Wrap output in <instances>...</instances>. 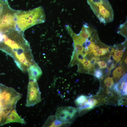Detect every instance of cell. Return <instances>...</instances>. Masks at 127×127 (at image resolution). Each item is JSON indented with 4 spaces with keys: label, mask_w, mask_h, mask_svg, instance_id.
<instances>
[{
    "label": "cell",
    "mask_w": 127,
    "mask_h": 127,
    "mask_svg": "<svg viewBox=\"0 0 127 127\" xmlns=\"http://www.w3.org/2000/svg\"><path fill=\"white\" fill-rule=\"evenodd\" d=\"M123 52V51L122 50H116L115 51L114 56V60L116 62H118L120 60Z\"/></svg>",
    "instance_id": "ac0fdd59"
},
{
    "label": "cell",
    "mask_w": 127,
    "mask_h": 127,
    "mask_svg": "<svg viewBox=\"0 0 127 127\" xmlns=\"http://www.w3.org/2000/svg\"><path fill=\"white\" fill-rule=\"evenodd\" d=\"M107 48H102L96 51H92L90 52L92 53L95 56H97L105 55L107 53Z\"/></svg>",
    "instance_id": "e0dca14e"
},
{
    "label": "cell",
    "mask_w": 127,
    "mask_h": 127,
    "mask_svg": "<svg viewBox=\"0 0 127 127\" xmlns=\"http://www.w3.org/2000/svg\"><path fill=\"white\" fill-rule=\"evenodd\" d=\"M125 71L121 66L117 67L113 71L112 74L113 77L115 78H119L122 76L125 73Z\"/></svg>",
    "instance_id": "5bb4252c"
},
{
    "label": "cell",
    "mask_w": 127,
    "mask_h": 127,
    "mask_svg": "<svg viewBox=\"0 0 127 127\" xmlns=\"http://www.w3.org/2000/svg\"><path fill=\"white\" fill-rule=\"evenodd\" d=\"M27 71L29 80L37 81L42 74L41 69L36 63L29 67Z\"/></svg>",
    "instance_id": "9c48e42d"
},
{
    "label": "cell",
    "mask_w": 127,
    "mask_h": 127,
    "mask_svg": "<svg viewBox=\"0 0 127 127\" xmlns=\"http://www.w3.org/2000/svg\"><path fill=\"white\" fill-rule=\"evenodd\" d=\"M94 75L99 79L103 77L102 72L99 69H97L95 70L94 72Z\"/></svg>",
    "instance_id": "44dd1931"
},
{
    "label": "cell",
    "mask_w": 127,
    "mask_h": 127,
    "mask_svg": "<svg viewBox=\"0 0 127 127\" xmlns=\"http://www.w3.org/2000/svg\"><path fill=\"white\" fill-rule=\"evenodd\" d=\"M22 94L13 88L6 87L0 93V107L7 106H15L20 99Z\"/></svg>",
    "instance_id": "277c9868"
},
{
    "label": "cell",
    "mask_w": 127,
    "mask_h": 127,
    "mask_svg": "<svg viewBox=\"0 0 127 127\" xmlns=\"http://www.w3.org/2000/svg\"><path fill=\"white\" fill-rule=\"evenodd\" d=\"M78 115L77 108L61 106L57 109L55 116L56 119L62 123L70 124L74 121Z\"/></svg>",
    "instance_id": "5b68a950"
},
{
    "label": "cell",
    "mask_w": 127,
    "mask_h": 127,
    "mask_svg": "<svg viewBox=\"0 0 127 127\" xmlns=\"http://www.w3.org/2000/svg\"><path fill=\"white\" fill-rule=\"evenodd\" d=\"M98 101L94 98H87L83 103L78 107L79 115H81L86 111L91 109L98 104Z\"/></svg>",
    "instance_id": "ba28073f"
},
{
    "label": "cell",
    "mask_w": 127,
    "mask_h": 127,
    "mask_svg": "<svg viewBox=\"0 0 127 127\" xmlns=\"http://www.w3.org/2000/svg\"><path fill=\"white\" fill-rule=\"evenodd\" d=\"M23 32L12 29L3 33V41L0 43V50L18 61L28 56L32 52L29 44L24 38Z\"/></svg>",
    "instance_id": "6da1fadb"
},
{
    "label": "cell",
    "mask_w": 127,
    "mask_h": 127,
    "mask_svg": "<svg viewBox=\"0 0 127 127\" xmlns=\"http://www.w3.org/2000/svg\"><path fill=\"white\" fill-rule=\"evenodd\" d=\"M88 97L87 96L83 95H81L78 96L75 101L76 106L78 107L79 106L84 102Z\"/></svg>",
    "instance_id": "2e32d148"
},
{
    "label": "cell",
    "mask_w": 127,
    "mask_h": 127,
    "mask_svg": "<svg viewBox=\"0 0 127 127\" xmlns=\"http://www.w3.org/2000/svg\"><path fill=\"white\" fill-rule=\"evenodd\" d=\"M125 62L126 64H127V58L125 59Z\"/></svg>",
    "instance_id": "d4e9b609"
},
{
    "label": "cell",
    "mask_w": 127,
    "mask_h": 127,
    "mask_svg": "<svg viewBox=\"0 0 127 127\" xmlns=\"http://www.w3.org/2000/svg\"><path fill=\"white\" fill-rule=\"evenodd\" d=\"M4 40L3 33L0 32V43L2 42Z\"/></svg>",
    "instance_id": "cb8c5ba5"
},
{
    "label": "cell",
    "mask_w": 127,
    "mask_h": 127,
    "mask_svg": "<svg viewBox=\"0 0 127 127\" xmlns=\"http://www.w3.org/2000/svg\"><path fill=\"white\" fill-rule=\"evenodd\" d=\"M95 14L98 18L107 15L112 8L108 0H87Z\"/></svg>",
    "instance_id": "8992f818"
},
{
    "label": "cell",
    "mask_w": 127,
    "mask_h": 127,
    "mask_svg": "<svg viewBox=\"0 0 127 127\" xmlns=\"http://www.w3.org/2000/svg\"><path fill=\"white\" fill-rule=\"evenodd\" d=\"M127 75L123 76L121 78L120 82L114 85V90L118 94L123 95H127Z\"/></svg>",
    "instance_id": "30bf717a"
},
{
    "label": "cell",
    "mask_w": 127,
    "mask_h": 127,
    "mask_svg": "<svg viewBox=\"0 0 127 127\" xmlns=\"http://www.w3.org/2000/svg\"><path fill=\"white\" fill-rule=\"evenodd\" d=\"M97 63L99 66L101 68H103L107 67L106 63L103 61H99L97 62Z\"/></svg>",
    "instance_id": "7402d4cb"
},
{
    "label": "cell",
    "mask_w": 127,
    "mask_h": 127,
    "mask_svg": "<svg viewBox=\"0 0 127 127\" xmlns=\"http://www.w3.org/2000/svg\"><path fill=\"white\" fill-rule=\"evenodd\" d=\"M41 100V93L37 81L29 80L26 106H33L40 102Z\"/></svg>",
    "instance_id": "52a82bcc"
},
{
    "label": "cell",
    "mask_w": 127,
    "mask_h": 127,
    "mask_svg": "<svg viewBox=\"0 0 127 127\" xmlns=\"http://www.w3.org/2000/svg\"><path fill=\"white\" fill-rule=\"evenodd\" d=\"M16 106H7L2 108L0 110V126L5 124L7 117L12 110Z\"/></svg>",
    "instance_id": "7c38bea8"
},
{
    "label": "cell",
    "mask_w": 127,
    "mask_h": 127,
    "mask_svg": "<svg viewBox=\"0 0 127 127\" xmlns=\"http://www.w3.org/2000/svg\"><path fill=\"white\" fill-rule=\"evenodd\" d=\"M81 63L83 68L85 69H91L93 66L91 65L90 61L86 60L85 59L78 61Z\"/></svg>",
    "instance_id": "9a60e30c"
},
{
    "label": "cell",
    "mask_w": 127,
    "mask_h": 127,
    "mask_svg": "<svg viewBox=\"0 0 127 127\" xmlns=\"http://www.w3.org/2000/svg\"><path fill=\"white\" fill-rule=\"evenodd\" d=\"M118 31V33L126 37L127 31V22L122 24L120 26Z\"/></svg>",
    "instance_id": "d6986e66"
},
{
    "label": "cell",
    "mask_w": 127,
    "mask_h": 127,
    "mask_svg": "<svg viewBox=\"0 0 127 127\" xmlns=\"http://www.w3.org/2000/svg\"><path fill=\"white\" fill-rule=\"evenodd\" d=\"M107 51L111 53L115 51V49L114 48L111 47H108L107 48Z\"/></svg>",
    "instance_id": "603a6c76"
},
{
    "label": "cell",
    "mask_w": 127,
    "mask_h": 127,
    "mask_svg": "<svg viewBox=\"0 0 127 127\" xmlns=\"http://www.w3.org/2000/svg\"><path fill=\"white\" fill-rule=\"evenodd\" d=\"M45 18L44 10L41 6L28 11L18 10L16 15V29L23 32L34 25L44 22Z\"/></svg>",
    "instance_id": "7a4b0ae2"
},
{
    "label": "cell",
    "mask_w": 127,
    "mask_h": 127,
    "mask_svg": "<svg viewBox=\"0 0 127 127\" xmlns=\"http://www.w3.org/2000/svg\"><path fill=\"white\" fill-rule=\"evenodd\" d=\"M18 11L11 8L8 0H6L0 14V32L4 33L10 29H16V15Z\"/></svg>",
    "instance_id": "3957f363"
},
{
    "label": "cell",
    "mask_w": 127,
    "mask_h": 127,
    "mask_svg": "<svg viewBox=\"0 0 127 127\" xmlns=\"http://www.w3.org/2000/svg\"><path fill=\"white\" fill-rule=\"evenodd\" d=\"M14 108L12 109L8 115L5 124L11 123L16 122L22 124H25L26 122L20 117Z\"/></svg>",
    "instance_id": "8fae6325"
},
{
    "label": "cell",
    "mask_w": 127,
    "mask_h": 127,
    "mask_svg": "<svg viewBox=\"0 0 127 127\" xmlns=\"http://www.w3.org/2000/svg\"><path fill=\"white\" fill-rule=\"evenodd\" d=\"M104 83L107 88H111L114 84L113 78L109 77H107L104 80Z\"/></svg>",
    "instance_id": "ffe728a7"
},
{
    "label": "cell",
    "mask_w": 127,
    "mask_h": 127,
    "mask_svg": "<svg viewBox=\"0 0 127 127\" xmlns=\"http://www.w3.org/2000/svg\"><path fill=\"white\" fill-rule=\"evenodd\" d=\"M69 125L70 124L62 123L57 120L55 115H51L49 117L45 123L43 127H59Z\"/></svg>",
    "instance_id": "4fadbf2b"
}]
</instances>
